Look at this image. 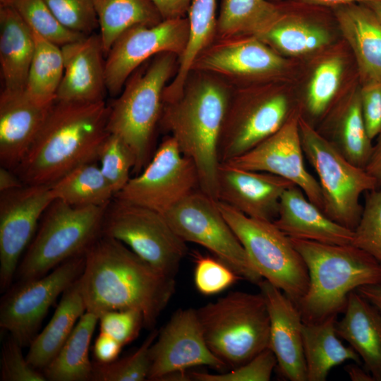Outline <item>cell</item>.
Masks as SVG:
<instances>
[{
    "label": "cell",
    "instance_id": "cell-50",
    "mask_svg": "<svg viewBox=\"0 0 381 381\" xmlns=\"http://www.w3.org/2000/svg\"><path fill=\"white\" fill-rule=\"evenodd\" d=\"M163 20L186 17L193 0H152Z\"/></svg>",
    "mask_w": 381,
    "mask_h": 381
},
{
    "label": "cell",
    "instance_id": "cell-42",
    "mask_svg": "<svg viewBox=\"0 0 381 381\" xmlns=\"http://www.w3.org/2000/svg\"><path fill=\"white\" fill-rule=\"evenodd\" d=\"M352 245L381 264V188L365 193L361 218L353 229Z\"/></svg>",
    "mask_w": 381,
    "mask_h": 381
},
{
    "label": "cell",
    "instance_id": "cell-16",
    "mask_svg": "<svg viewBox=\"0 0 381 381\" xmlns=\"http://www.w3.org/2000/svg\"><path fill=\"white\" fill-rule=\"evenodd\" d=\"M189 36L188 17L163 20L155 25H136L123 32L105 56L107 90L118 96L128 78L155 56L169 52L179 58Z\"/></svg>",
    "mask_w": 381,
    "mask_h": 381
},
{
    "label": "cell",
    "instance_id": "cell-4",
    "mask_svg": "<svg viewBox=\"0 0 381 381\" xmlns=\"http://www.w3.org/2000/svg\"><path fill=\"white\" fill-rule=\"evenodd\" d=\"M290 238L309 275L308 291L296 304L303 322L337 316L344 311L351 292L365 285L381 284V264L352 244Z\"/></svg>",
    "mask_w": 381,
    "mask_h": 381
},
{
    "label": "cell",
    "instance_id": "cell-25",
    "mask_svg": "<svg viewBox=\"0 0 381 381\" xmlns=\"http://www.w3.org/2000/svg\"><path fill=\"white\" fill-rule=\"evenodd\" d=\"M337 25L353 51L361 84L381 83V21L363 3L332 8Z\"/></svg>",
    "mask_w": 381,
    "mask_h": 381
},
{
    "label": "cell",
    "instance_id": "cell-22",
    "mask_svg": "<svg viewBox=\"0 0 381 381\" xmlns=\"http://www.w3.org/2000/svg\"><path fill=\"white\" fill-rule=\"evenodd\" d=\"M54 102L40 101L27 90L0 94V162L14 171L40 133Z\"/></svg>",
    "mask_w": 381,
    "mask_h": 381
},
{
    "label": "cell",
    "instance_id": "cell-23",
    "mask_svg": "<svg viewBox=\"0 0 381 381\" xmlns=\"http://www.w3.org/2000/svg\"><path fill=\"white\" fill-rule=\"evenodd\" d=\"M61 47L64 74L56 101L90 103L104 100L105 53L99 34L92 33Z\"/></svg>",
    "mask_w": 381,
    "mask_h": 381
},
{
    "label": "cell",
    "instance_id": "cell-20",
    "mask_svg": "<svg viewBox=\"0 0 381 381\" xmlns=\"http://www.w3.org/2000/svg\"><path fill=\"white\" fill-rule=\"evenodd\" d=\"M294 185L272 174L222 163L217 174V200L248 217L274 222L282 194Z\"/></svg>",
    "mask_w": 381,
    "mask_h": 381
},
{
    "label": "cell",
    "instance_id": "cell-48",
    "mask_svg": "<svg viewBox=\"0 0 381 381\" xmlns=\"http://www.w3.org/2000/svg\"><path fill=\"white\" fill-rule=\"evenodd\" d=\"M360 97L366 130L373 140L381 133V83H363Z\"/></svg>",
    "mask_w": 381,
    "mask_h": 381
},
{
    "label": "cell",
    "instance_id": "cell-1",
    "mask_svg": "<svg viewBox=\"0 0 381 381\" xmlns=\"http://www.w3.org/2000/svg\"><path fill=\"white\" fill-rule=\"evenodd\" d=\"M78 279L86 311L99 317L111 310L142 313L152 330L175 292L174 278L143 260L123 243L102 234L85 253Z\"/></svg>",
    "mask_w": 381,
    "mask_h": 381
},
{
    "label": "cell",
    "instance_id": "cell-49",
    "mask_svg": "<svg viewBox=\"0 0 381 381\" xmlns=\"http://www.w3.org/2000/svg\"><path fill=\"white\" fill-rule=\"evenodd\" d=\"M123 346L111 336L99 332L93 346L95 362L109 363L117 359Z\"/></svg>",
    "mask_w": 381,
    "mask_h": 381
},
{
    "label": "cell",
    "instance_id": "cell-13",
    "mask_svg": "<svg viewBox=\"0 0 381 381\" xmlns=\"http://www.w3.org/2000/svg\"><path fill=\"white\" fill-rule=\"evenodd\" d=\"M85 261V254L72 258L43 277L10 287L1 300V329L29 346L50 307L83 273Z\"/></svg>",
    "mask_w": 381,
    "mask_h": 381
},
{
    "label": "cell",
    "instance_id": "cell-14",
    "mask_svg": "<svg viewBox=\"0 0 381 381\" xmlns=\"http://www.w3.org/2000/svg\"><path fill=\"white\" fill-rule=\"evenodd\" d=\"M199 178L193 161L168 135L145 168L114 195L162 214L196 190Z\"/></svg>",
    "mask_w": 381,
    "mask_h": 381
},
{
    "label": "cell",
    "instance_id": "cell-9",
    "mask_svg": "<svg viewBox=\"0 0 381 381\" xmlns=\"http://www.w3.org/2000/svg\"><path fill=\"white\" fill-rule=\"evenodd\" d=\"M298 124L304 156L318 176L323 212L353 231L362 213L361 195L376 189L375 179L346 159L301 114Z\"/></svg>",
    "mask_w": 381,
    "mask_h": 381
},
{
    "label": "cell",
    "instance_id": "cell-18",
    "mask_svg": "<svg viewBox=\"0 0 381 381\" xmlns=\"http://www.w3.org/2000/svg\"><path fill=\"white\" fill-rule=\"evenodd\" d=\"M287 61L255 36L215 39L195 60L191 71L215 75L231 87L280 74Z\"/></svg>",
    "mask_w": 381,
    "mask_h": 381
},
{
    "label": "cell",
    "instance_id": "cell-57",
    "mask_svg": "<svg viewBox=\"0 0 381 381\" xmlns=\"http://www.w3.org/2000/svg\"><path fill=\"white\" fill-rule=\"evenodd\" d=\"M269 1H271L273 2H279V1H282V0H269Z\"/></svg>",
    "mask_w": 381,
    "mask_h": 381
},
{
    "label": "cell",
    "instance_id": "cell-33",
    "mask_svg": "<svg viewBox=\"0 0 381 381\" xmlns=\"http://www.w3.org/2000/svg\"><path fill=\"white\" fill-rule=\"evenodd\" d=\"M217 0H193L188 11L189 36L177 71L164 91V99L171 101L181 93L199 54L215 39Z\"/></svg>",
    "mask_w": 381,
    "mask_h": 381
},
{
    "label": "cell",
    "instance_id": "cell-44",
    "mask_svg": "<svg viewBox=\"0 0 381 381\" xmlns=\"http://www.w3.org/2000/svg\"><path fill=\"white\" fill-rule=\"evenodd\" d=\"M277 365L273 351L267 348L243 365L228 373L218 374L192 373L190 380L197 381H268Z\"/></svg>",
    "mask_w": 381,
    "mask_h": 381
},
{
    "label": "cell",
    "instance_id": "cell-19",
    "mask_svg": "<svg viewBox=\"0 0 381 381\" xmlns=\"http://www.w3.org/2000/svg\"><path fill=\"white\" fill-rule=\"evenodd\" d=\"M292 116L279 130L247 152L225 162L231 166L272 174L292 182L322 211L324 201L318 181L304 164L298 120Z\"/></svg>",
    "mask_w": 381,
    "mask_h": 381
},
{
    "label": "cell",
    "instance_id": "cell-51",
    "mask_svg": "<svg viewBox=\"0 0 381 381\" xmlns=\"http://www.w3.org/2000/svg\"><path fill=\"white\" fill-rule=\"evenodd\" d=\"M365 169L375 179L376 189L381 188V133L376 138L370 158Z\"/></svg>",
    "mask_w": 381,
    "mask_h": 381
},
{
    "label": "cell",
    "instance_id": "cell-40",
    "mask_svg": "<svg viewBox=\"0 0 381 381\" xmlns=\"http://www.w3.org/2000/svg\"><path fill=\"white\" fill-rule=\"evenodd\" d=\"M158 332L152 329L140 346L132 354L109 363H93L91 381L147 380L150 358V349Z\"/></svg>",
    "mask_w": 381,
    "mask_h": 381
},
{
    "label": "cell",
    "instance_id": "cell-45",
    "mask_svg": "<svg viewBox=\"0 0 381 381\" xmlns=\"http://www.w3.org/2000/svg\"><path fill=\"white\" fill-rule=\"evenodd\" d=\"M195 259L194 282L202 294L210 296L220 293L241 278L218 258L198 255Z\"/></svg>",
    "mask_w": 381,
    "mask_h": 381
},
{
    "label": "cell",
    "instance_id": "cell-5",
    "mask_svg": "<svg viewBox=\"0 0 381 381\" xmlns=\"http://www.w3.org/2000/svg\"><path fill=\"white\" fill-rule=\"evenodd\" d=\"M179 57L159 54L139 67L127 80L110 106L107 130L119 137L135 160L133 171L138 174L151 159L155 130L163 108V93L175 75Z\"/></svg>",
    "mask_w": 381,
    "mask_h": 381
},
{
    "label": "cell",
    "instance_id": "cell-46",
    "mask_svg": "<svg viewBox=\"0 0 381 381\" xmlns=\"http://www.w3.org/2000/svg\"><path fill=\"white\" fill-rule=\"evenodd\" d=\"M23 346L9 336L3 344L1 354V381H46L44 373L32 367L22 351Z\"/></svg>",
    "mask_w": 381,
    "mask_h": 381
},
{
    "label": "cell",
    "instance_id": "cell-36",
    "mask_svg": "<svg viewBox=\"0 0 381 381\" xmlns=\"http://www.w3.org/2000/svg\"><path fill=\"white\" fill-rule=\"evenodd\" d=\"M97 162L80 164L52 183L54 199L75 207L109 205L114 193Z\"/></svg>",
    "mask_w": 381,
    "mask_h": 381
},
{
    "label": "cell",
    "instance_id": "cell-12",
    "mask_svg": "<svg viewBox=\"0 0 381 381\" xmlns=\"http://www.w3.org/2000/svg\"><path fill=\"white\" fill-rule=\"evenodd\" d=\"M163 215L184 241L207 248L241 278L257 285L263 279L221 213L217 200L198 189Z\"/></svg>",
    "mask_w": 381,
    "mask_h": 381
},
{
    "label": "cell",
    "instance_id": "cell-39",
    "mask_svg": "<svg viewBox=\"0 0 381 381\" xmlns=\"http://www.w3.org/2000/svg\"><path fill=\"white\" fill-rule=\"evenodd\" d=\"M343 71V61L338 56L326 59L316 67L305 99V107L310 117L318 119L328 111L339 90Z\"/></svg>",
    "mask_w": 381,
    "mask_h": 381
},
{
    "label": "cell",
    "instance_id": "cell-37",
    "mask_svg": "<svg viewBox=\"0 0 381 381\" xmlns=\"http://www.w3.org/2000/svg\"><path fill=\"white\" fill-rule=\"evenodd\" d=\"M33 36L34 53L25 90L40 101L54 102L64 69L61 47L34 32Z\"/></svg>",
    "mask_w": 381,
    "mask_h": 381
},
{
    "label": "cell",
    "instance_id": "cell-53",
    "mask_svg": "<svg viewBox=\"0 0 381 381\" xmlns=\"http://www.w3.org/2000/svg\"><path fill=\"white\" fill-rule=\"evenodd\" d=\"M356 291L381 313V284L365 285Z\"/></svg>",
    "mask_w": 381,
    "mask_h": 381
},
{
    "label": "cell",
    "instance_id": "cell-32",
    "mask_svg": "<svg viewBox=\"0 0 381 381\" xmlns=\"http://www.w3.org/2000/svg\"><path fill=\"white\" fill-rule=\"evenodd\" d=\"M99 317L85 312L57 355L42 370L49 381L92 380L93 363L89 358L90 345Z\"/></svg>",
    "mask_w": 381,
    "mask_h": 381
},
{
    "label": "cell",
    "instance_id": "cell-30",
    "mask_svg": "<svg viewBox=\"0 0 381 381\" xmlns=\"http://www.w3.org/2000/svg\"><path fill=\"white\" fill-rule=\"evenodd\" d=\"M85 312L77 279L63 293L49 322L28 346L26 358L29 363L42 372L57 355Z\"/></svg>",
    "mask_w": 381,
    "mask_h": 381
},
{
    "label": "cell",
    "instance_id": "cell-41",
    "mask_svg": "<svg viewBox=\"0 0 381 381\" xmlns=\"http://www.w3.org/2000/svg\"><path fill=\"white\" fill-rule=\"evenodd\" d=\"M97 162L114 195L129 181L130 173L135 164V157L127 145L111 133L100 148Z\"/></svg>",
    "mask_w": 381,
    "mask_h": 381
},
{
    "label": "cell",
    "instance_id": "cell-35",
    "mask_svg": "<svg viewBox=\"0 0 381 381\" xmlns=\"http://www.w3.org/2000/svg\"><path fill=\"white\" fill-rule=\"evenodd\" d=\"M105 56L116 40L136 25H155L163 20L152 0H94Z\"/></svg>",
    "mask_w": 381,
    "mask_h": 381
},
{
    "label": "cell",
    "instance_id": "cell-31",
    "mask_svg": "<svg viewBox=\"0 0 381 381\" xmlns=\"http://www.w3.org/2000/svg\"><path fill=\"white\" fill-rule=\"evenodd\" d=\"M337 316L317 322H303V346L307 381H325L332 368L352 361L361 364V359L351 347L344 346L336 331Z\"/></svg>",
    "mask_w": 381,
    "mask_h": 381
},
{
    "label": "cell",
    "instance_id": "cell-26",
    "mask_svg": "<svg viewBox=\"0 0 381 381\" xmlns=\"http://www.w3.org/2000/svg\"><path fill=\"white\" fill-rule=\"evenodd\" d=\"M281 5L279 18L258 38L287 56L305 55L329 44L327 30L313 17L316 6L296 0L294 3L281 1Z\"/></svg>",
    "mask_w": 381,
    "mask_h": 381
},
{
    "label": "cell",
    "instance_id": "cell-54",
    "mask_svg": "<svg viewBox=\"0 0 381 381\" xmlns=\"http://www.w3.org/2000/svg\"><path fill=\"white\" fill-rule=\"evenodd\" d=\"M356 363L347 365L345 371L352 381H375L372 375Z\"/></svg>",
    "mask_w": 381,
    "mask_h": 381
},
{
    "label": "cell",
    "instance_id": "cell-38",
    "mask_svg": "<svg viewBox=\"0 0 381 381\" xmlns=\"http://www.w3.org/2000/svg\"><path fill=\"white\" fill-rule=\"evenodd\" d=\"M0 1L11 6L34 32L60 47L85 37L65 28L44 0Z\"/></svg>",
    "mask_w": 381,
    "mask_h": 381
},
{
    "label": "cell",
    "instance_id": "cell-55",
    "mask_svg": "<svg viewBox=\"0 0 381 381\" xmlns=\"http://www.w3.org/2000/svg\"><path fill=\"white\" fill-rule=\"evenodd\" d=\"M306 4L320 6L330 7L331 8L352 3H362L370 0H296Z\"/></svg>",
    "mask_w": 381,
    "mask_h": 381
},
{
    "label": "cell",
    "instance_id": "cell-52",
    "mask_svg": "<svg viewBox=\"0 0 381 381\" xmlns=\"http://www.w3.org/2000/svg\"><path fill=\"white\" fill-rule=\"evenodd\" d=\"M24 185V183L14 171L1 166L0 192L18 188Z\"/></svg>",
    "mask_w": 381,
    "mask_h": 381
},
{
    "label": "cell",
    "instance_id": "cell-28",
    "mask_svg": "<svg viewBox=\"0 0 381 381\" xmlns=\"http://www.w3.org/2000/svg\"><path fill=\"white\" fill-rule=\"evenodd\" d=\"M34 48L32 30L11 6L0 3L1 90L25 89Z\"/></svg>",
    "mask_w": 381,
    "mask_h": 381
},
{
    "label": "cell",
    "instance_id": "cell-43",
    "mask_svg": "<svg viewBox=\"0 0 381 381\" xmlns=\"http://www.w3.org/2000/svg\"><path fill=\"white\" fill-rule=\"evenodd\" d=\"M67 29L87 36L98 28L94 0H44Z\"/></svg>",
    "mask_w": 381,
    "mask_h": 381
},
{
    "label": "cell",
    "instance_id": "cell-47",
    "mask_svg": "<svg viewBox=\"0 0 381 381\" xmlns=\"http://www.w3.org/2000/svg\"><path fill=\"white\" fill-rule=\"evenodd\" d=\"M100 332L105 333L123 346L133 341L143 326L140 312L135 310L107 311L99 317Z\"/></svg>",
    "mask_w": 381,
    "mask_h": 381
},
{
    "label": "cell",
    "instance_id": "cell-7",
    "mask_svg": "<svg viewBox=\"0 0 381 381\" xmlns=\"http://www.w3.org/2000/svg\"><path fill=\"white\" fill-rule=\"evenodd\" d=\"M108 205L75 207L54 200L19 263V281L43 277L67 260L84 255L102 235Z\"/></svg>",
    "mask_w": 381,
    "mask_h": 381
},
{
    "label": "cell",
    "instance_id": "cell-27",
    "mask_svg": "<svg viewBox=\"0 0 381 381\" xmlns=\"http://www.w3.org/2000/svg\"><path fill=\"white\" fill-rule=\"evenodd\" d=\"M343 313L336 322L337 335L358 353L374 380L381 381V313L353 291Z\"/></svg>",
    "mask_w": 381,
    "mask_h": 381
},
{
    "label": "cell",
    "instance_id": "cell-6",
    "mask_svg": "<svg viewBox=\"0 0 381 381\" xmlns=\"http://www.w3.org/2000/svg\"><path fill=\"white\" fill-rule=\"evenodd\" d=\"M196 312L208 347L228 367L241 366L269 348L270 320L261 292L231 291Z\"/></svg>",
    "mask_w": 381,
    "mask_h": 381
},
{
    "label": "cell",
    "instance_id": "cell-11",
    "mask_svg": "<svg viewBox=\"0 0 381 381\" xmlns=\"http://www.w3.org/2000/svg\"><path fill=\"white\" fill-rule=\"evenodd\" d=\"M301 114L278 89L233 90L219 145V163L247 152Z\"/></svg>",
    "mask_w": 381,
    "mask_h": 381
},
{
    "label": "cell",
    "instance_id": "cell-21",
    "mask_svg": "<svg viewBox=\"0 0 381 381\" xmlns=\"http://www.w3.org/2000/svg\"><path fill=\"white\" fill-rule=\"evenodd\" d=\"M258 286L266 301L270 320V345L280 374L290 381H307L303 346V321L295 304L265 279Z\"/></svg>",
    "mask_w": 381,
    "mask_h": 381
},
{
    "label": "cell",
    "instance_id": "cell-2",
    "mask_svg": "<svg viewBox=\"0 0 381 381\" xmlns=\"http://www.w3.org/2000/svg\"><path fill=\"white\" fill-rule=\"evenodd\" d=\"M104 100L54 102L31 147L14 170L25 185H51L78 166L97 161L109 135Z\"/></svg>",
    "mask_w": 381,
    "mask_h": 381
},
{
    "label": "cell",
    "instance_id": "cell-56",
    "mask_svg": "<svg viewBox=\"0 0 381 381\" xmlns=\"http://www.w3.org/2000/svg\"><path fill=\"white\" fill-rule=\"evenodd\" d=\"M362 3L370 8L381 21V0H370Z\"/></svg>",
    "mask_w": 381,
    "mask_h": 381
},
{
    "label": "cell",
    "instance_id": "cell-10",
    "mask_svg": "<svg viewBox=\"0 0 381 381\" xmlns=\"http://www.w3.org/2000/svg\"><path fill=\"white\" fill-rule=\"evenodd\" d=\"M102 234L123 243L172 278L188 251L186 242L175 233L162 214L114 198L107 208Z\"/></svg>",
    "mask_w": 381,
    "mask_h": 381
},
{
    "label": "cell",
    "instance_id": "cell-34",
    "mask_svg": "<svg viewBox=\"0 0 381 381\" xmlns=\"http://www.w3.org/2000/svg\"><path fill=\"white\" fill-rule=\"evenodd\" d=\"M281 11V1L222 0L215 39L238 36L258 37L276 22Z\"/></svg>",
    "mask_w": 381,
    "mask_h": 381
},
{
    "label": "cell",
    "instance_id": "cell-24",
    "mask_svg": "<svg viewBox=\"0 0 381 381\" xmlns=\"http://www.w3.org/2000/svg\"><path fill=\"white\" fill-rule=\"evenodd\" d=\"M273 223L290 238L334 245L352 244L353 231L337 223L294 185L282 194Z\"/></svg>",
    "mask_w": 381,
    "mask_h": 381
},
{
    "label": "cell",
    "instance_id": "cell-3",
    "mask_svg": "<svg viewBox=\"0 0 381 381\" xmlns=\"http://www.w3.org/2000/svg\"><path fill=\"white\" fill-rule=\"evenodd\" d=\"M232 91L221 78L191 71L179 97L164 103L159 121L194 163L200 190L216 200L218 145Z\"/></svg>",
    "mask_w": 381,
    "mask_h": 381
},
{
    "label": "cell",
    "instance_id": "cell-8",
    "mask_svg": "<svg viewBox=\"0 0 381 381\" xmlns=\"http://www.w3.org/2000/svg\"><path fill=\"white\" fill-rule=\"evenodd\" d=\"M217 205L254 268L296 305L308 291L309 275L291 238L273 222L248 217L221 201Z\"/></svg>",
    "mask_w": 381,
    "mask_h": 381
},
{
    "label": "cell",
    "instance_id": "cell-29",
    "mask_svg": "<svg viewBox=\"0 0 381 381\" xmlns=\"http://www.w3.org/2000/svg\"><path fill=\"white\" fill-rule=\"evenodd\" d=\"M318 132L350 162L365 169L373 144L363 116L360 89L353 91L330 112L323 131Z\"/></svg>",
    "mask_w": 381,
    "mask_h": 381
},
{
    "label": "cell",
    "instance_id": "cell-17",
    "mask_svg": "<svg viewBox=\"0 0 381 381\" xmlns=\"http://www.w3.org/2000/svg\"><path fill=\"white\" fill-rule=\"evenodd\" d=\"M0 290L11 286L20 258L39 221L54 200L50 185H24L0 192Z\"/></svg>",
    "mask_w": 381,
    "mask_h": 381
},
{
    "label": "cell",
    "instance_id": "cell-15",
    "mask_svg": "<svg viewBox=\"0 0 381 381\" xmlns=\"http://www.w3.org/2000/svg\"><path fill=\"white\" fill-rule=\"evenodd\" d=\"M147 380H190L187 369L205 365L222 372L228 366L208 347L196 309H179L171 315L150 349Z\"/></svg>",
    "mask_w": 381,
    "mask_h": 381
}]
</instances>
